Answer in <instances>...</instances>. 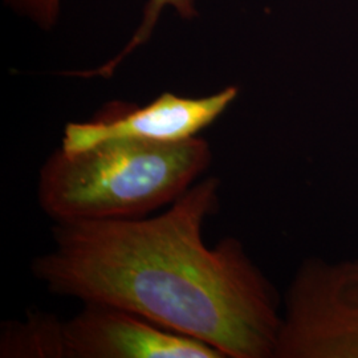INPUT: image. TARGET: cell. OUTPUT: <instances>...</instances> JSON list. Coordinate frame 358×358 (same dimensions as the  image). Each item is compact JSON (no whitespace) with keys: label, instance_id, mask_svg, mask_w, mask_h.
<instances>
[{"label":"cell","instance_id":"obj_1","mask_svg":"<svg viewBox=\"0 0 358 358\" xmlns=\"http://www.w3.org/2000/svg\"><path fill=\"white\" fill-rule=\"evenodd\" d=\"M219 189L215 177L202 179L157 217L56 223L32 273L51 294L127 309L224 358H275L282 315L273 285L239 239L203 242Z\"/></svg>","mask_w":358,"mask_h":358},{"label":"cell","instance_id":"obj_2","mask_svg":"<svg viewBox=\"0 0 358 358\" xmlns=\"http://www.w3.org/2000/svg\"><path fill=\"white\" fill-rule=\"evenodd\" d=\"M213 159L208 142L117 140L77 153L57 149L38 171V202L56 223L129 220L176 202Z\"/></svg>","mask_w":358,"mask_h":358},{"label":"cell","instance_id":"obj_3","mask_svg":"<svg viewBox=\"0 0 358 358\" xmlns=\"http://www.w3.org/2000/svg\"><path fill=\"white\" fill-rule=\"evenodd\" d=\"M275 358H358V259H309L297 269Z\"/></svg>","mask_w":358,"mask_h":358},{"label":"cell","instance_id":"obj_4","mask_svg":"<svg viewBox=\"0 0 358 358\" xmlns=\"http://www.w3.org/2000/svg\"><path fill=\"white\" fill-rule=\"evenodd\" d=\"M238 96L236 87L206 97H182L162 93L145 106L127 103H108L88 121L69 122L60 149L77 153L103 142L117 140L178 143L215 122Z\"/></svg>","mask_w":358,"mask_h":358},{"label":"cell","instance_id":"obj_5","mask_svg":"<svg viewBox=\"0 0 358 358\" xmlns=\"http://www.w3.org/2000/svg\"><path fill=\"white\" fill-rule=\"evenodd\" d=\"M62 358H224L201 340L122 308L85 303L62 322Z\"/></svg>","mask_w":358,"mask_h":358},{"label":"cell","instance_id":"obj_6","mask_svg":"<svg viewBox=\"0 0 358 358\" xmlns=\"http://www.w3.org/2000/svg\"><path fill=\"white\" fill-rule=\"evenodd\" d=\"M62 322L41 310L28 312L26 320L3 322L0 357L62 358Z\"/></svg>","mask_w":358,"mask_h":358},{"label":"cell","instance_id":"obj_7","mask_svg":"<svg viewBox=\"0 0 358 358\" xmlns=\"http://www.w3.org/2000/svg\"><path fill=\"white\" fill-rule=\"evenodd\" d=\"M36 1H38V4L44 6V10L47 13H51V10H55L57 7V0H36ZM166 6H171L173 8H176L183 17H192L195 15L194 0H150L146 6L141 27L137 29L136 35L133 36V40L129 43L128 47L124 50V53H121L115 60H113V64L106 65L105 68H103V71H100L99 73H106V72L110 73L112 69L115 68V65L118 64V62L125 55H128L129 52L134 50L137 45L145 43V40L149 38V35L152 34L162 8L166 7Z\"/></svg>","mask_w":358,"mask_h":358}]
</instances>
